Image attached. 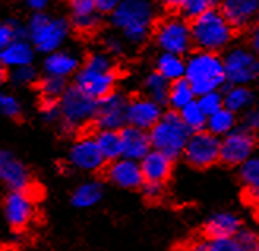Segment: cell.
<instances>
[{"label": "cell", "instance_id": "6da1fadb", "mask_svg": "<svg viewBox=\"0 0 259 251\" xmlns=\"http://www.w3.org/2000/svg\"><path fill=\"white\" fill-rule=\"evenodd\" d=\"M155 15L152 0H122L111 13V22L128 43L141 45L155 29Z\"/></svg>", "mask_w": 259, "mask_h": 251}, {"label": "cell", "instance_id": "7a4b0ae2", "mask_svg": "<svg viewBox=\"0 0 259 251\" xmlns=\"http://www.w3.org/2000/svg\"><path fill=\"white\" fill-rule=\"evenodd\" d=\"M115 82H117V70L111 56L106 52H95L89 56L82 67L74 73V86L95 100L105 98L114 92Z\"/></svg>", "mask_w": 259, "mask_h": 251}, {"label": "cell", "instance_id": "3957f363", "mask_svg": "<svg viewBox=\"0 0 259 251\" xmlns=\"http://www.w3.org/2000/svg\"><path fill=\"white\" fill-rule=\"evenodd\" d=\"M190 29L193 46H196L199 51H223L234 38V27L217 8H212L191 19Z\"/></svg>", "mask_w": 259, "mask_h": 251}, {"label": "cell", "instance_id": "277c9868", "mask_svg": "<svg viewBox=\"0 0 259 251\" xmlns=\"http://www.w3.org/2000/svg\"><path fill=\"white\" fill-rule=\"evenodd\" d=\"M185 79L191 84L196 95L220 90L226 82L223 59L217 52L198 49L187 60Z\"/></svg>", "mask_w": 259, "mask_h": 251}, {"label": "cell", "instance_id": "5b68a950", "mask_svg": "<svg viewBox=\"0 0 259 251\" xmlns=\"http://www.w3.org/2000/svg\"><path fill=\"white\" fill-rule=\"evenodd\" d=\"M191 131L185 127L177 111H169L149 130L152 149L160 150L172 160L184 153Z\"/></svg>", "mask_w": 259, "mask_h": 251}, {"label": "cell", "instance_id": "8992f818", "mask_svg": "<svg viewBox=\"0 0 259 251\" xmlns=\"http://www.w3.org/2000/svg\"><path fill=\"white\" fill-rule=\"evenodd\" d=\"M60 104V123L65 131L74 133L87 123L95 120L98 100L89 97L76 86H68L59 100Z\"/></svg>", "mask_w": 259, "mask_h": 251}, {"label": "cell", "instance_id": "52a82bcc", "mask_svg": "<svg viewBox=\"0 0 259 251\" xmlns=\"http://www.w3.org/2000/svg\"><path fill=\"white\" fill-rule=\"evenodd\" d=\"M68 32L70 25L67 21L45 15L43 11H36L27 24L29 41L33 45L35 51L45 54L57 51L67 39Z\"/></svg>", "mask_w": 259, "mask_h": 251}, {"label": "cell", "instance_id": "ba28073f", "mask_svg": "<svg viewBox=\"0 0 259 251\" xmlns=\"http://www.w3.org/2000/svg\"><path fill=\"white\" fill-rule=\"evenodd\" d=\"M155 41L163 52L184 56L193 48L190 22L184 16H171L163 19L155 27Z\"/></svg>", "mask_w": 259, "mask_h": 251}, {"label": "cell", "instance_id": "9c48e42d", "mask_svg": "<svg viewBox=\"0 0 259 251\" xmlns=\"http://www.w3.org/2000/svg\"><path fill=\"white\" fill-rule=\"evenodd\" d=\"M226 81L232 86H247L259 77V57L248 48L237 46L223 59Z\"/></svg>", "mask_w": 259, "mask_h": 251}, {"label": "cell", "instance_id": "30bf717a", "mask_svg": "<svg viewBox=\"0 0 259 251\" xmlns=\"http://www.w3.org/2000/svg\"><path fill=\"white\" fill-rule=\"evenodd\" d=\"M220 138L210 131H196L190 135L182 155L191 166L204 169L220 160Z\"/></svg>", "mask_w": 259, "mask_h": 251}, {"label": "cell", "instance_id": "8fae6325", "mask_svg": "<svg viewBox=\"0 0 259 251\" xmlns=\"http://www.w3.org/2000/svg\"><path fill=\"white\" fill-rule=\"evenodd\" d=\"M256 136L253 130L242 127L234 128L223 136L220 144V160L231 166H240L254 153Z\"/></svg>", "mask_w": 259, "mask_h": 251}, {"label": "cell", "instance_id": "7c38bea8", "mask_svg": "<svg viewBox=\"0 0 259 251\" xmlns=\"http://www.w3.org/2000/svg\"><path fill=\"white\" fill-rule=\"evenodd\" d=\"M4 215L15 231H22L35 220L36 208L29 190H10L4 199Z\"/></svg>", "mask_w": 259, "mask_h": 251}, {"label": "cell", "instance_id": "4fadbf2b", "mask_svg": "<svg viewBox=\"0 0 259 251\" xmlns=\"http://www.w3.org/2000/svg\"><path fill=\"white\" fill-rule=\"evenodd\" d=\"M128 100L119 92H111L105 98L98 100V109L95 115V125L98 130H117L126 125Z\"/></svg>", "mask_w": 259, "mask_h": 251}, {"label": "cell", "instance_id": "5bb4252c", "mask_svg": "<svg viewBox=\"0 0 259 251\" xmlns=\"http://www.w3.org/2000/svg\"><path fill=\"white\" fill-rule=\"evenodd\" d=\"M68 161L74 169L84 171V173H95L108 163L100 152L94 136H82L77 139L70 149Z\"/></svg>", "mask_w": 259, "mask_h": 251}, {"label": "cell", "instance_id": "9a60e30c", "mask_svg": "<svg viewBox=\"0 0 259 251\" xmlns=\"http://www.w3.org/2000/svg\"><path fill=\"white\" fill-rule=\"evenodd\" d=\"M106 177L115 187L123 190H138L146 182L139 161L130 160L125 156L109 161V166L106 168Z\"/></svg>", "mask_w": 259, "mask_h": 251}, {"label": "cell", "instance_id": "2e32d148", "mask_svg": "<svg viewBox=\"0 0 259 251\" xmlns=\"http://www.w3.org/2000/svg\"><path fill=\"white\" fill-rule=\"evenodd\" d=\"M0 182L8 190H29L32 185L30 171L11 152L0 149Z\"/></svg>", "mask_w": 259, "mask_h": 251}, {"label": "cell", "instance_id": "e0dca14e", "mask_svg": "<svg viewBox=\"0 0 259 251\" xmlns=\"http://www.w3.org/2000/svg\"><path fill=\"white\" fill-rule=\"evenodd\" d=\"M163 115L161 104L149 97H138L128 101L126 125L141 130H150Z\"/></svg>", "mask_w": 259, "mask_h": 251}, {"label": "cell", "instance_id": "ac0fdd59", "mask_svg": "<svg viewBox=\"0 0 259 251\" xmlns=\"http://www.w3.org/2000/svg\"><path fill=\"white\" fill-rule=\"evenodd\" d=\"M220 11L234 29H243L257 18L259 0H222Z\"/></svg>", "mask_w": 259, "mask_h": 251}, {"label": "cell", "instance_id": "d6986e66", "mask_svg": "<svg viewBox=\"0 0 259 251\" xmlns=\"http://www.w3.org/2000/svg\"><path fill=\"white\" fill-rule=\"evenodd\" d=\"M120 139H122V156L130 158V160L141 161L152 150L150 136L147 133V130L125 125L120 130Z\"/></svg>", "mask_w": 259, "mask_h": 251}, {"label": "cell", "instance_id": "ffe728a7", "mask_svg": "<svg viewBox=\"0 0 259 251\" xmlns=\"http://www.w3.org/2000/svg\"><path fill=\"white\" fill-rule=\"evenodd\" d=\"M142 176L146 182H158L164 183L171 176L172 171V158L166 153L152 149L142 160L139 161Z\"/></svg>", "mask_w": 259, "mask_h": 251}, {"label": "cell", "instance_id": "44dd1931", "mask_svg": "<svg viewBox=\"0 0 259 251\" xmlns=\"http://www.w3.org/2000/svg\"><path fill=\"white\" fill-rule=\"evenodd\" d=\"M35 59V48L29 38H16L7 48L0 51V62L5 68H18L24 65H32Z\"/></svg>", "mask_w": 259, "mask_h": 251}, {"label": "cell", "instance_id": "7402d4cb", "mask_svg": "<svg viewBox=\"0 0 259 251\" xmlns=\"http://www.w3.org/2000/svg\"><path fill=\"white\" fill-rule=\"evenodd\" d=\"M43 67H45L46 74L67 79L68 76L74 74L77 68H79V59H77L73 52L57 49L54 52L46 54Z\"/></svg>", "mask_w": 259, "mask_h": 251}, {"label": "cell", "instance_id": "603a6c76", "mask_svg": "<svg viewBox=\"0 0 259 251\" xmlns=\"http://www.w3.org/2000/svg\"><path fill=\"white\" fill-rule=\"evenodd\" d=\"M240 229V218L231 212H218L205 223V234L213 237H234Z\"/></svg>", "mask_w": 259, "mask_h": 251}, {"label": "cell", "instance_id": "cb8c5ba5", "mask_svg": "<svg viewBox=\"0 0 259 251\" xmlns=\"http://www.w3.org/2000/svg\"><path fill=\"white\" fill-rule=\"evenodd\" d=\"M105 194V188L98 180H89L77 185L71 193V205L76 208H90L95 207Z\"/></svg>", "mask_w": 259, "mask_h": 251}, {"label": "cell", "instance_id": "d4e9b609", "mask_svg": "<svg viewBox=\"0 0 259 251\" xmlns=\"http://www.w3.org/2000/svg\"><path fill=\"white\" fill-rule=\"evenodd\" d=\"M225 108L232 111L234 114L237 112H247L254 103L253 92L245 87V86H231L223 95Z\"/></svg>", "mask_w": 259, "mask_h": 251}, {"label": "cell", "instance_id": "484cf974", "mask_svg": "<svg viewBox=\"0 0 259 251\" xmlns=\"http://www.w3.org/2000/svg\"><path fill=\"white\" fill-rule=\"evenodd\" d=\"M98 149L103 153L106 161H114L122 156V139L120 131L117 130H98L94 136Z\"/></svg>", "mask_w": 259, "mask_h": 251}, {"label": "cell", "instance_id": "4316f807", "mask_svg": "<svg viewBox=\"0 0 259 251\" xmlns=\"http://www.w3.org/2000/svg\"><path fill=\"white\" fill-rule=\"evenodd\" d=\"M196 92L193 90L191 84L187 81L185 77L176 79V81L171 82L169 86V95H167V103L174 111H180L184 109L187 104L193 103L196 100Z\"/></svg>", "mask_w": 259, "mask_h": 251}, {"label": "cell", "instance_id": "83f0119b", "mask_svg": "<svg viewBox=\"0 0 259 251\" xmlns=\"http://www.w3.org/2000/svg\"><path fill=\"white\" fill-rule=\"evenodd\" d=\"M185 65L187 62L182 56L172 54V52H161L157 59V73L172 82L176 79L185 77Z\"/></svg>", "mask_w": 259, "mask_h": 251}, {"label": "cell", "instance_id": "f1b7e54d", "mask_svg": "<svg viewBox=\"0 0 259 251\" xmlns=\"http://www.w3.org/2000/svg\"><path fill=\"white\" fill-rule=\"evenodd\" d=\"M240 179L248 196L259 202V155H251L240 164Z\"/></svg>", "mask_w": 259, "mask_h": 251}, {"label": "cell", "instance_id": "f546056e", "mask_svg": "<svg viewBox=\"0 0 259 251\" xmlns=\"http://www.w3.org/2000/svg\"><path fill=\"white\" fill-rule=\"evenodd\" d=\"M207 131H210L215 136H225L229 131L236 128V114L229 111L228 108H222L215 111L213 114L207 115Z\"/></svg>", "mask_w": 259, "mask_h": 251}, {"label": "cell", "instance_id": "4dcf8cb0", "mask_svg": "<svg viewBox=\"0 0 259 251\" xmlns=\"http://www.w3.org/2000/svg\"><path fill=\"white\" fill-rule=\"evenodd\" d=\"M169 86L171 81H167L164 76H161L160 73H152L146 77L144 82V89L149 98H152L153 101L160 103L161 106L167 103V95H169Z\"/></svg>", "mask_w": 259, "mask_h": 251}, {"label": "cell", "instance_id": "1f68e13d", "mask_svg": "<svg viewBox=\"0 0 259 251\" xmlns=\"http://www.w3.org/2000/svg\"><path fill=\"white\" fill-rule=\"evenodd\" d=\"M179 115H180L182 122L185 123V127L191 131V133H196V131L205 130L207 115L199 108V104L196 103V100H194L193 103H190V104H187L184 109H180Z\"/></svg>", "mask_w": 259, "mask_h": 251}, {"label": "cell", "instance_id": "d6a6232c", "mask_svg": "<svg viewBox=\"0 0 259 251\" xmlns=\"http://www.w3.org/2000/svg\"><path fill=\"white\" fill-rule=\"evenodd\" d=\"M38 89H40L41 100H56L59 101L62 95L65 94V90L68 89L67 79L59 77V76H51L46 74L38 81Z\"/></svg>", "mask_w": 259, "mask_h": 251}, {"label": "cell", "instance_id": "836d02e7", "mask_svg": "<svg viewBox=\"0 0 259 251\" xmlns=\"http://www.w3.org/2000/svg\"><path fill=\"white\" fill-rule=\"evenodd\" d=\"M16 38H27V25H22L18 21L0 22V51Z\"/></svg>", "mask_w": 259, "mask_h": 251}, {"label": "cell", "instance_id": "e575fe53", "mask_svg": "<svg viewBox=\"0 0 259 251\" xmlns=\"http://www.w3.org/2000/svg\"><path fill=\"white\" fill-rule=\"evenodd\" d=\"M218 2L220 0H182L179 10L184 15V18L194 19L196 16L202 15V13L215 8Z\"/></svg>", "mask_w": 259, "mask_h": 251}, {"label": "cell", "instance_id": "d590c367", "mask_svg": "<svg viewBox=\"0 0 259 251\" xmlns=\"http://www.w3.org/2000/svg\"><path fill=\"white\" fill-rule=\"evenodd\" d=\"M196 103L199 104V108L205 112V115H210L215 111L222 109L225 106L223 95L220 94V90H212V92H207V94L198 95Z\"/></svg>", "mask_w": 259, "mask_h": 251}, {"label": "cell", "instance_id": "8d00e7d4", "mask_svg": "<svg viewBox=\"0 0 259 251\" xmlns=\"http://www.w3.org/2000/svg\"><path fill=\"white\" fill-rule=\"evenodd\" d=\"M68 4L71 8V21L98 15L95 0H68Z\"/></svg>", "mask_w": 259, "mask_h": 251}, {"label": "cell", "instance_id": "74e56055", "mask_svg": "<svg viewBox=\"0 0 259 251\" xmlns=\"http://www.w3.org/2000/svg\"><path fill=\"white\" fill-rule=\"evenodd\" d=\"M0 114H4L8 118H18L22 114L19 100L11 94L0 92Z\"/></svg>", "mask_w": 259, "mask_h": 251}, {"label": "cell", "instance_id": "f35d334b", "mask_svg": "<svg viewBox=\"0 0 259 251\" xmlns=\"http://www.w3.org/2000/svg\"><path fill=\"white\" fill-rule=\"evenodd\" d=\"M205 251H243L236 237H213L207 242Z\"/></svg>", "mask_w": 259, "mask_h": 251}, {"label": "cell", "instance_id": "ab89813d", "mask_svg": "<svg viewBox=\"0 0 259 251\" xmlns=\"http://www.w3.org/2000/svg\"><path fill=\"white\" fill-rule=\"evenodd\" d=\"M11 79L19 86H30L38 79V73L33 65H24V67L11 70Z\"/></svg>", "mask_w": 259, "mask_h": 251}, {"label": "cell", "instance_id": "60d3db41", "mask_svg": "<svg viewBox=\"0 0 259 251\" xmlns=\"http://www.w3.org/2000/svg\"><path fill=\"white\" fill-rule=\"evenodd\" d=\"M40 112L46 122H60V104L56 100H41Z\"/></svg>", "mask_w": 259, "mask_h": 251}, {"label": "cell", "instance_id": "b9f144b4", "mask_svg": "<svg viewBox=\"0 0 259 251\" xmlns=\"http://www.w3.org/2000/svg\"><path fill=\"white\" fill-rule=\"evenodd\" d=\"M234 237L237 239V242L243 251H254L259 243L257 234L250 229H239V232Z\"/></svg>", "mask_w": 259, "mask_h": 251}, {"label": "cell", "instance_id": "7bdbcfd3", "mask_svg": "<svg viewBox=\"0 0 259 251\" xmlns=\"http://www.w3.org/2000/svg\"><path fill=\"white\" fill-rule=\"evenodd\" d=\"M141 188H142L144 196L150 201H158L163 196V191H164L163 183H158V182H144Z\"/></svg>", "mask_w": 259, "mask_h": 251}, {"label": "cell", "instance_id": "ee69618b", "mask_svg": "<svg viewBox=\"0 0 259 251\" xmlns=\"http://www.w3.org/2000/svg\"><path fill=\"white\" fill-rule=\"evenodd\" d=\"M245 127L250 130H259V100L253 103V106L245 112Z\"/></svg>", "mask_w": 259, "mask_h": 251}, {"label": "cell", "instance_id": "f6af8a7d", "mask_svg": "<svg viewBox=\"0 0 259 251\" xmlns=\"http://www.w3.org/2000/svg\"><path fill=\"white\" fill-rule=\"evenodd\" d=\"M120 4L122 0H95V5L100 15H111Z\"/></svg>", "mask_w": 259, "mask_h": 251}, {"label": "cell", "instance_id": "bcb514c9", "mask_svg": "<svg viewBox=\"0 0 259 251\" xmlns=\"http://www.w3.org/2000/svg\"><path fill=\"white\" fill-rule=\"evenodd\" d=\"M125 49V45L120 38L117 36H109L106 39V51H108V54H112V56H119L122 54Z\"/></svg>", "mask_w": 259, "mask_h": 251}, {"label": "cell", "instance_id": "7dc6e473", "mask_svg": "<svg viewBox=\"0 0 259 251\" xmlns=\"http://www.w3.org/2000/svg\"><path fill=\"white\" fill-rule=\"evenodd\" d=\"M250 45H251V51L259 57V24L251 30V35H250Z\"/></svg>", "mask_w": 259, "mask_h": 251}, {"label": "cell", "instance_id": "c3c4849f", "mask_svg": "<svg viewBox=\"0 0 259 251\" xmlns=\"http://www.w3.org/2000/svg\"><path fill=\"white\" fill-rule=\"evenodd\" d=\"M25 4H27L35 11H41V10H45L48 7L49 0H25Z\"/></svg>", "mask_w": 259, "mask_h": 251}, {"label": "cell", "instance_id": "681fc988", "mask_svg": "<svg viewBox=\"0 0 259 251\" xmlns=\"http://www.w3.org/2000/svg\"><path fill=\"white\" fill-rule=\"evenodd\" d=\"M207 242H193L188 248V251H205Z\"/></svg>", "mask_w": 259, "mask_h": 251}, {"label": "cell", "instance_id": "f907efd6", "mask_svg": "<svg viewBox=\"0 0 259 251\" xmlns=\"http://www.w3.org/2000/svg\"><path fill=\"white\" fill-rule=\"evenodd\" d=\"M163 4L167 8H171V10H179L180 4H182V0H163Z\"/></svg>", "mask_w": 259, "mask_h": 251}, {"label": "cell", "instance_id": "816d5d0a", "mask_svg": "<svg viewBox=\"0 0 259 251\" xmlns=\"http://www.w3.org/2000/svg\"><path fill=\"white\" fill-rule=\"evenodd\" d=\"M5 77H7V68L2 65V62H0V84L4 82Z\"/></svg>", "mask_w": 259, "mask_h": 251}, {"label": "cell", "instance_id": "f5cc1de1", "mask_svg": "<svg viewBox=\"0 0 259 251\" xmlns=\"http://www.w3.org/2000/svg\"><path fill=\"white\" fill-rule=\"evenodd\" d=\"M254 251H259V243H257V246H256V249Z\"/></svg>", "mask_w": 259, "mask_h": 251}, {"label": "cell", "instance_id": "db71d44e", "mask_svg": "<svg viewBox=\"0 0 259 251\" xmlns=\"http://www.w3.org/2000/svg\"><path fill=\"white\" fill-rule=\"evenodd\" d=\"M257 21H259V13H257Z\"/></svg>", "mask_w": 259, "mask_h": 251}, {"label": "cell", "instance_id": "11a10c76", "mask_svg": "<svg viewBox=\"0 0 259 251\" xmlns=\"http://www.w3.org/2000/svg\"><path fill=\"white\" fill-rule=\"evenodd\" d=\"M152 2H153V0H152Z\"/></svg>", "mask_w": 259, "mask_h": 251}]
</instances>
